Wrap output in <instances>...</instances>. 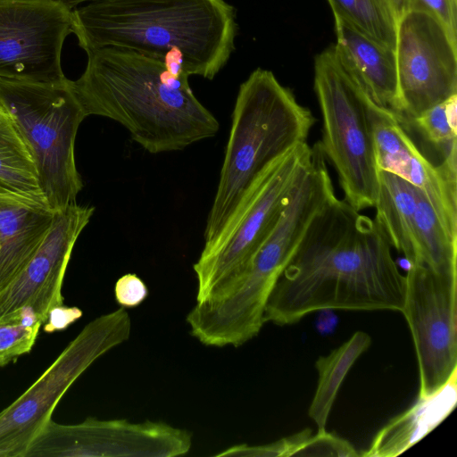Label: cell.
<instances>
[{
	"mask_svg": "<svg viewBox=\"0 0 457 457\" xmlns=\"http://www.w3.org/2000/svg\"><path fill=\"white\" fill-rule=\"evenodd\" d=\"M294 456L356 457L359 453L345 439L323 430L307 436Z\"/></svg>",
	"mask_w": 457,
	"mask_h": 457,
	"instance_id": "cell-27",
	"label": "cell"
},
{
	"mask_svg": "<svg viewBox=\"0 0 457 457\" xmlns=\"http://www.w3.org/2000/svg\"><path fill=\"white\" fill-rule=\"evenodd\" d=\"M338 19L377 43L395 50L396 20L386 0H328Z\"/></svg>",
	"mask_w": 457,
	"mask_h": 457,
	"instance_id": "cell-23",
	"label": "cell"
},
{
	"mask_svg": "<svg viewBox=\"0 0 457 457\" xmlns=\"http://www.w3.org/2000/svg\"><path fill=\"white\" fill-rule=\"evenodd\" d=\"M192 435L162 421L88 417L77 424L51 420L25 457H174L187 453Z\"/></svg>",
	"mask_w": 457,
	"mask_h": 457,
	"instance_id": "cell-13",
	"label": "cell"
},
{
	"mask_svg": "<svg viewBox=\"0 0 457 457\" xmlns=\"http://www.w3.org/2000/svg\"><path fill=\"white\" fill-rule=\"evenodd\" d=\"M407 11H421L430 14L456 40L457 4L453 0H407Z\"/></svg>",
	"mask_w": 457,
	"mask_h": 457,
	"instance_id": "cell-28",
	"label": "cell"
},
{
	"mask_svg": "<svg viewBox=\"0 0 457 457\" xmlns=\"http://www.w3.org/2000/svg\"><path fill=\"white\" fill-rule=\"evenodd\" d=\"M379 187L375 204V219L388 240L409 264L418 259L416 187L402 178L379 170Z\"/></svg>",
	"mask_w": 457,
	"mask_h": 457,
	"instance_id": "cell-19",
	"label": "cell"
},
{
	"mask_svg": "<svg viewBox=\"0 0 457 457\" xmlns=\"http://www.w3.org/2000/svg\"><path fill=\"white\" fill-rule=\"evenodd\" d=\"M314 90L322 119L318 145L337 172L344 200L357 212L374 208L379 169L370 99L342 65L334 46L315 58Z\"/></svg>",
	"mask_w": 457,
	"mask_h": 457,
	"instance_id": "cell-8",
	"label": "cell"
},
{
	"mask_svg": "<svg viewBox=\"0 0 457 457\" xmlns=\"http://www.w3.org/2000/svg\"><path fill=\"white\" fill-rule=\"evenodd\" d=\"M312 158L307 142L273 161L251 185L213 242L193 265L196 302L221 295L276 226Z\"/></svg>",
	"mask_w": 457,
	"mask_h": 457,
	"instance_id": "cell-7",
	"label": "cell"
},
{
	"mask_svg": "<svg viewBox=\"0 0 457 457\" xmlns=\"http://www.w3.org/2000/svg\"><path fill=\"white\" fill-rule=\"evenodd\" d=\"M370 345L371 338L367 333L356 331L339 347L317 359L315 368L319 379L308 415L316 423L318 431L326 430L327 421L341 384L354 362Z\"/></svg>",
	"mask_w": 457,
	"mask_h": 457,
	"instance_id": "cell-21",
	"label": "cell"
},
{
	"mask_svg": "<svg viewBox=\"0 0 457 457\" xmlns=\"http://www.w3.org/2000/svg\"><path fill=\"white\" fill-rule=\"evenodd\" d=\"M395 55L399 123L457 96L456 40L435 17L407 11L397 21Z\"/></svg>",
	"mask_w": 457,
	"mask_h": 457,
	"instance_id": "cell-11",
	"label": "cell"
},
{
	"mask_svg": "<svg viewBox=\"0 0 457 457\" xmlns=\"http://www.w3.org/2000/svg\"><path fill=\"white\" fill-rule=\"evenodd\" d=\"M419 367L418 398L439 390L457 370V275L411 264L402 310Z\"/></svg>",
	"mask_w": 457,
	"mask_h": 457,
	"instance_id": "cell-10",
	"label": "cell"
},
{
	"mask_svg": "<svg viewBox=\"0 0 457 457\" xmlns=\"http://www.w3.org/2000/svg\"><path fill=\"white\" fill-rule=\"evenodd\" d=\"M85 52L116 47L212 79L235 50L236 9L225 0H92L71 11Z\"/></svg>",
	"mask_w": 457,
	"mask_h": 457,
	"instance_id": "cell-3",
	"label": "cell"
},
{
	"mask_svg": "<svg viewBox=\"0 0 457 457\" xmlns=\"http://www.w3.org/2000/svg\"><path fill=\"white\" fill-rule=\"evenodd\" d=\"M386 1L397 22L399 19L407 12V0Z\"/></svg>",
	"mask_w": 457,
	"mask_h": 457,
	"instance_id": "cell-31",
	"label": "cell"
},
{
	"mask_svg": "<svg viewBox=\"0 0 457 457\" xmlns=\"http://www.w3.org/2000/svg\"><path fill=\"white\" fill-rule=\"evenodd\" d=\"M71 11L61 0H0V79L54 82Z\"/></svg>",
	"mask_w": 457,
	"mask_h": 457,
	"instance_id": "cell-12",
	"label": "cell"
},
{
	"mask_svg": "<svg viewBox=\"0 0 457 457\" xmlns=\"http://www.w3.org/2000/svg\"><path fill=\"white\" fill-rule=\"evenodd\" d=\"M0 193L47 204L29 151L11 115L1 104Z\"/></svg>",
	"mask_w": 457,
	"mask_h": 457,
	"instance_id": "cell-20",
	"label": "cell"
},
{
	"mask_svg": "<svg viewBox=\"0 0 457 457\" xmlns=\"http://www.w3.org/2000/svg\"><path fill=\"white\" fill-rule=\"evenodd\" d=\"M457 96L401 124L406 131H416L438 153L441 162L457 157Z\"/></svg>",
	"mask_w": 457,
	"mask_h": 457,
	"instance_id": "cell-24",
	"label": "cell"
},
{
	"mask_svg": "<svg viewBox=\"0 0 457 457\" xmlns=\"http://www.w3.org/2000/svg\"><path fill=\"white\" fill-rule=\"evenodd\" d=\"M81 315V310L77 307L68 308L62 305L54 308L50 312L46 322L45 330L52 332L57 329H63L79 319Z\"/></svg>",
	"mask_w": 457,
	"mask_h": 457,
	"instance_id": "cell-30",
	"label": "cell"
},
{
	"mask_svg": "<svg viewBox=\"0 0 457 457\" xmlns=\"http://www.w3.org/2000/svg\"><path fill=\"white\" fill-rule=\"evenodd\" d=\"M405 276L379 222L335 197L312 220L265 305L283 326L322 310L402 312Z\"/></svg>",
	"mask_w": 457,
	"mask_h": 457,
	"instance_id": "cell-1",
	"label": "cell"
},
{
	"mask_svg": "<svg viewBox=\"0 0 457 457\" xmlns=\"http://www.w3.org/2000/svg\"><path fill=\"white\" fill-rule=\"evenodd\" d=\"M86 53V69L72 87L87 117L119 122L150 154L183 150L217 134L218 120L194 95L185 71L121 48Z\"/></svg>",
	"mask_w": 457,
	"mask_h": 457,
	"instance_id": "cell-2",
	"label": "cell"
},
{
	"mask_svg": "<svg viewBox=\"0 0 457 457\" xmlns=\"http://www.w3.org/2000/svg\"><path fill=\"white\" fill-rule=\"evenodd\" d=\"M336 196L331 180L307 171L276 226L249 264L219 297L196 304L187 315L190 332L208 346H240L256 337L268 298L314 217Z\"/></svg>",
	"mask_w": 457,
	"mask_h": 457,
	"instance_id": "cell-5",
	"label": "cell"
},
{
	"mask_svg": "<svg viewBox=\"0 0 457 457\" xmlns=\"http://www.w3.org/2000/svg\"><path fill=\"white\" fill-rule=\"evenodd\" d=\"M416 198L418 259L415 264L438 273L457 275V240L446 233L428 201L417 187Z\"/></svg>",
	"mask_w": 457,
	"mask_h": 457,
	"instance_id": "cell-22",
	"label": "cell"
},
{
	"mask_svg": "<svg viewBox=\"0 0 457 457\" xmlns=\"http://www.w3.org/2000/svg\"><path fill=\"white\" fill-rule=\"evenodd\" d=\"M61 1H62L71 9H73L82 4H85V3L92 1V0H61Z\"/></svg>",
	"mask_w": 457,
	"mask_h": 457,
	"instance_id": "cell-32",
	"label": "cell"
},
{
	"mask_svg": "<svg viewBox=\"0 0 457 457\" xmlns=\"http://www.w3.org/2000/svg\"><path fill=\"white\" fill-rule=\"evenodd\" d=\"M456 403L457 370L435 394L418 398L410 409L383 427L361 456L399 455L439 425L453 411Z\"/></svg>",
	"mask_w": 457,
	"mask_h": 457,
	"instance_id": "cell-18",
	"label": "cell"
},
{
	"mask_svg": "<svg viewBox=\"0 0 457 457\" xmlns=\"http://www.w3.org/2000/svg\"><path fill=\"white\" fill-rule=\"evenodd\" d=\"M312 434L305 428L295 435L281 438L276 442L262 445H248L246 444L231 446L216 456H253V457H289L294 456L307 436Z\"/></svg>",
	"mask_w": 457,
	"mask_h": 457,
	"instance_id": "cell-26",
	"label": "cell"
},
{
	"mask_svg": "<svg viewBox=\"0 0 457 457\" xmlns=\"http://www.w3.org/2000/svg\"><path fill=\"white\" fill-rule=\"evenodd\" d=\"M131 319L124 307L88 322L44 373L0 411V457H25L72 384L102 355L127 341Z\"/></svg>",
	"mask_w": 457,
	"mask_h": 457,
	"instance_id": "cell-9",
	"label": "cell"
},
{
	"mask_svg": "<svg viewBox=\"0 0 457 457\" xmlns=\"http://www.w3.org/2000/svg\"><path fill=\"white\" fill-rule=\"evenodd\" d=\"M148 295L145 282L134 273H128L115 283L114 296L116 302L124 308L139 305Z\"/></svg>",
	"mask_w": 457,
	"mask_h": 457,
	"instance_id": "cell-29",
	"label": "cell"
},
{
	"mask_svg": "<svg viewBox=\"0 0 457 457\" xmlns=\"http://www.w3.org/2000/svg\"><path fill=\"white\" fill-rule=\"evenodd\" d=\"M95 212L91 205L54 211L52 225L22 270L0 290V318L29 312L45 324L63 305L62 283L75 243Z\"/></svg>",
	"mask_w": 457,
	"mask_h": 457,
	"instance_id": "cell-14",
	"label": "cell"
},
{
	"mask_svg": "<svg viewBox=\"0 0 457 457\" xmlns=\"http://www.w3.org/2000/svg\"><path fill=\"white\" fill-rule=\"evenodd\" d=\"M336 53L342 65L378 107L397 116L400 109L395 50L335 19Z\"/></svg>",
	"mask_w": 457,
	"mask_h": 457,
	"instance_id": "cell-16",
	"label": "cell"
},
{
	"mask_svg": "<svg viewBox=\"0 0 457 457\" xmlns=\"http://www.w3.org/2000/svg\"><path fill=\"white\" fill-rule=\"evenodd\" d=\"M315 122L311 110L270 71L257 68L241 83L204 246L218 237L258 176L277 158L307 142Z\"/></svg>",
	"mask_w": 457,
	"mask_h": 457,
	"instance_id": "cell-4",
	"label": "cell"
},
{
	"mask_svg": "<svg viewBox=\"0 0 457 457\" xmlns=\"http://www.w3.org/2000/svg\"><path fill=\"white\" fill-rule=\"evenodd\" d=\"M453 2L457 4V0H453Z\"/></svg>",
	"mask_w": 457,
	"mask_h": 457,
	"instance_id": "cell-33",
	"label": "cell"
},
{
	"mask_svg": "<svg viewBox=\"0 0 457 457\" xmlns=\"http://www.w3.org/2000/svg\"><path fill=\"white\" fill-rule=\"evenodd\" d=\"M54 215V211L46 203L0 193V290L32 257Z\"/></svg>",
	"mask_w": 457,
	"mask_h": 457,
	"instance_id": "cell-17",
	"label": "cell"
},
{
	"mask_svg": "<svg viewBox=\"0 0 457 457\" xmlns=\"http://www.w3.org/2000/svg\"><path fill=\"white\" fill-rule=\"evenodd\" d=\"M41 326L27 312L0 318V367L29 353Z\"/></svg>",
	"mask_w": 457,
	"mask_h": 457,
	"instance_id": "cell-25",
	"label": "cell"
},
{
	"mask_svg": "<svg viewBox=\"0 0 457 457\" xmlns=\"http://www.w3.org/2000/svg\"><path fill=\"white\" fill-rule=\"evenodd\" d=\"M369 114L377 163L419 188L446 233L457 240V157L433 163L390 111L371 100Z\"/></svg>",
	"mask_w": 457,
	"mask_h": 457,
	"instance_id": "cell-15",
	"label": "cell"
},
{
	"mask_svg": "<svg viewBox=\"0 0 457 457\" xmlns=\"http://www.w3.org/2000/svg\"><path fill=\"white\" fill-rule=\"evenodd\" d=\"M0 104L29 151L49 207L56 211L76 204L83 183L75 162V140L87 116L72 80L0 79Z\"/></svg>",
	"mask_w": 457,
	"mask_h": 457,
	"instance_id": "cell-6",
	"label": "cell"
}]
</instances>
